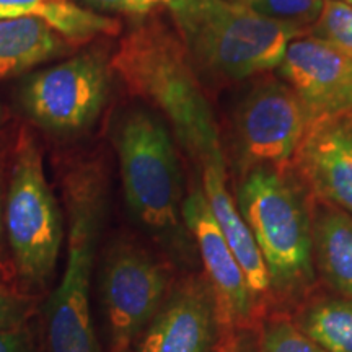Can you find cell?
I'll list each match as a JSON object with an SVG mask.
<instances>
[{
    "instance_id": "1",
    "label": "cell",
    "mask_w": 352,
    "mask_h": 352,
    "mask_svg": "<svg viewBox=\"0 0 352 352\" xmlns=\"http://www.w3.org/2000/svg\"><path fill=\"white\" fill-rule=\"evenodd\" d=\"M109 64L132 95L164 113L189 157L201 166L226 164L212 108L182 38L160 21L140 23L121 39Z\"/></svg>"
},
{
    "instance_id": "2",
    "label": "cell",
    "mask_w": 352,
    "mask_h": 352,
    "mask_svg": "<svg viewBox=\"0 0 352 352\" xmlns=\"http://www.w3.org/2000/svg\"><path fill=\"white\" fill-rule=\"evenodd\" d=\"M65 206V267L47 302L50 352H101L90 307L91 277L108 208L100 157H80L60 176Z\"/></svg>"
},
{
    "instance_id": "3",
    "label": "cell",
    "mask_w": 352,
    "mask_h": 352,
    "mask_svg": "<svg viewBox=\"0 0 352 352\" xmlns=\"http://www.w3.org/2000/svg\"><path fill=\"white\" fill-rule=\"evenodd\" d=\"M168 8L192 63L230 80L279 67L289 43L303 34L239 0H168Z\"/></svg>"
},
{
    "instance_id": "4",
    "label": "cell",
    "mask_w": 352,
    "mask_h": 352,
    "mask_svg": "<svg viewBox=\"0 0 352 352\" xmlns=\"http://www.w3.org/2000/svg\"><path fill=\"white\" fill-rule=\"evenodd\" d=\"M3 222L13 270L21 285L46 289L56 274L65 226L47 183L41 148L25 127L13 147Z\"/></svg>"
},
{
    "instance_id": "5",
    "label": "cell",
    "mask_w": 352,
    "mask_h": 352,
    "mask_svg": "<svg viewBox=\"0 0 352 352\" xmlns=\"http://www.w3.org/2000/svg\"><path fill=\"white\" fill-rule=\"evenodd\" d=\"M239 208L263 254L271 287L296 290L314 279V232L297 189L270 166L250 171Z\"/></svg>"
},
{
    "instance_id": "6",
    "label": "cell",
    "mask_w": 352,
    "mask_h": 352,
    "mask_svg": "<svg viewBox=\"0 0 352 352\" xmlns=\"http://www.w3.org/2000/svg\"><path fill=\"white\" fill-rule=\"evenodd\" d=\"M116 148L131 214L152 232L178 227L183 206L179 170L164 122L142 109L131 111L118 129Z\"/></svg>"
},
{
    "instance_id": "7",
    "label": "cell",
    "mask_w": 352,
    "mask_h": 352,
    "mask_svg": "<svg viewBox=\"0 0 352 352\" xmlns=\"http://www.w3.org/2000/svg\"><path fill=\"white\" fill-rule=\"evenodd\" d=\"M111 64L104 50L82 52L26 82L21 103L44 129L74 134L94 122L107 103Z\"/></svg>"
},
{
    "instance_id": "8",
    "label": "cell",
    "mask_w": 352,
    "mask_h": 352,
    "mask_svg": "<svg viewBox=\"0 0 352 352\" xmlns=\"http://www.w3.org/2000/svg\"><path fill=\"white\" fill-rule=\"evenodd\" d=\"M168 272L151 253L131 241H114L100 272L101 302L111 352H127L142 336L168 294Z\"/></svg>"
},
{
    "instance_id": "9",
    "label": "cell",
    "mask_w": 352,
    "mask_h": 352,
    "mask_svg": "<svg viewBox=\"0 0 352 352\" xmlns=\"http://www.w3.org/2000/svg\"><path fill=\"white\" fill-rule=\"evenodd\" d=\"M311 118L289 85L266 80L253 88L239 114L240 158L243 166L284 165L296 155Z\"/></svg>"
},
{
    "instance_id": "10",
    "label": "cell",
    "mask_w": 352,
    "mask_h": 352,
    "mask_svg": "<svg viewBox=\"0 0 352 352\" xmlns=\"http://www.w3.org/2000/svg\"><path fill=\"white\" fill-rule=\"evenodd\" d=\"M182 217L196 240L206 279L217 302L220 324L235 328L246 323L253 314L256 297L226 236L220 232L202 186L191 188L183 201Z\"/></svg>"
},
{
    "instance_id": "11",
    "label": "cell",
    "mask_w": 352,
    "mask_h": 352,
    "mask_svg": "<svg viewBox=\"0 0 352 352\" xmlns=\"http://www.w3.org/2000/svg\"><path fill=\"white\" fill-rule=\"evenodd\" d=\"M220 328L208 279L188 277L166 294L135 352H215Z\"/></svg>"
},
{
    "instance_id": "12",
    "label": "cell",
    "mask_w": 352,
    "mask_h": 352,
    "mask_svg": "<svg viewBox=\"0 0 352 352\" xmlns=\"http://www.w3.org/2000/svg\"><path fill=\"white\" fill-rule=\"evenodd\" d=\"M280 72L311 121L352 116V60L329 43L316 36L292 39Z\"/></svg>"
},
{
    "instance_id": "13",
    "label": "cell",
    "mask_w": 352,
    "mask_h": 352,
    "mask_svg": "<svg viewBox=\"0 0 352 352\" xmlns=\"http://www.w3.org/2000/svg\"><path fill=\"white\" fill-rule=\"evenodd\" d=\"M296 155L302 175L315 191L352 215L351 116L311 121Z\"/></svg>"
},
{
    "instance_id": "14",
    "label": "cell",
    "mask_w": 352,
    "mask_h": 352,
    "mask_svg": "<svg viewBox=\"0 0 352 352\" xmlns=\"http://www.w3.org/2000/svg\"><path fill=\"white\" fill-rule=\"evenodd\" d=\"M202 189L217 220L220 232L223 233L232 253L235 254L236 261L245 272L250 289L254 297L264 296L271 287L270 274L248 223L245 222L243 215L240 214L228 192L226 164L202 166Z\"/></svg>"
},
{
    "instance_id": "15",
    "label": "cell",
    "mask_w": 352,
    "mask_h": 352,
    "mask_svg": "<svg viewBox=\"0 0 352 352\" xmlns=\"http://www.w3.org/2000/svg\"><path fill=\"white\" fill-rule=\"evenodd\" d=\"M70 44L36 16L0 20V80L67 52Z\"/></svg>"
},
{
    "instance_id": "16",
    "label": "cell",
    "mask_w": 352,
    "mask_h": 352,
    "mask_svg": "<svg viewBox=\"0 0 352 352\" xmlns=\"http://www.w3.org/2000/svg\"><path fill=\"white\" fill-rule=\"evenodd\" d=\"M316 259L334 290L352 298V215L328 212L316 222L314 235Z\"/></svg>"
},
{
    "instance_id": "17",
    "label": "cell",
    "mask_w": 352,
    "mask_h": 352,
    "mask_svg": "<svg viewBox=\"0 0 352 352\" xmlns=\"http://www.w3.org/2000/svg\"><path fill=\"white\" fill-rule=\"evenodd\" d=\"M33 16L43 20L72 46H80L96 36H114L121 32L118 20L87 10L69 0H41Z\"/></svg>"
},
{
    "instance_id": "18",
    "label": "cell",
    "mask_w": 352,
    "mask_h": 352,
    "mask_svg": "<svg viewBox=\"0 0 352 352\" xmlns=\"http://www.w3.org/2000/svg\"><path fill=\"white\" fill-rule=\"evenodd\" d=\"M302 329L328 352H352V298L311 307Z\"/></svg>"
},
{
    "instance_id": "19",
    "label": "cell",
    "mask_w": 352,
    "mask_h": 352,
    "mask_svg": "<svg viewBox=\"0 0 352 352\" xmlns=\"http://www.w3.org/2000/svg\"><path fill=\"white\" fill-rule=\"evenodd\" d=\"M264 19L303 32L318 20L324 0H239Z\"/></svg>"
},
{
    "instance_id": "20",
    "label": "cell",
    "mask_w": 352,
    "mask_h": 352,
    "mask_svg": "<svg viewBox=\"0 0 352 352\" xmlns=\"http://www.w3.org/2000/svg\"><path fill=\"white\" fill-rule=\"evenodd\" d=\"M314 36L329 43L352 60V6L324 0L314 25Z\"/></svg>"
},
{
    "instance_id": "21",
    "label": "cell",
    "mask_w": 352,
    "mask_h": 352,
    "mask_svg": "<svg viewBox=\"0 0 352 352\" xmlns=\"http://www.w3.org/2000/svg\"><path fill=\"white\" fill-rule=\"evenodd\" d=\"M258 352H328L303 329L289 321H274L264 328Z\"/></svg>"
},
{
    "instance_id": "22",
    "label": "cell",
    "mask_w": 352,
    "mask_h": 352,
    "mask_svg": "<svg viewBox=\"0 0 352 352\" xmlns=\"http://www.w3.org/2000/svg\"><path fill=\"white\" fill-rule=\"evenodd\" d=\"M33 311V300L12 285L0 284V331L25 328Z\"/></svg>"
},
{
    "instance_id": "23",
    "label": "cell",
    "mask_w": 352,
    "mask_h": 352,
    "mask_svg": "<svg viewBox=\"0 0 352 352\" xmlns=\"http://www.w3.org/2000/svg\"><path fill=\"white\" fill-rule=\"evenodd\" d=\"M6 153L0 147V284L12 285L15 279V270L10 252H8L7 236H6V222H3V214H6Z\"/></svg>"
},
{
    "instance_id": "24",
    "label": "cell",
    "mask_w": 352,
    "mask_h": 352,
    "mask_svg": "<svg viewBox=\"0 0 352 352\" xmlns=\"http://www.w3.org/2000/svg\"><path fill=\"white\" fill-rule=\"evenodd\" d=\"M88 6H94L103 10L122 12V13H147L160 6H168V0H83Z\"/></svg>"
},
{
    "instance_id": "25",
    "label": "cell",
    "mask_w": 352,
    "mask_h": 352,
    "mask_svg": "<svg viewBox=\"0 0 352 352\" xmlns=\"http://www.w3.org/2000/svg\"><path fill=\"white\" fill-rule=\"evenodd\" d=\"M0 352H34L28 331L25 328L0 331Z\"/></svg>"
},
{
    "instance_id": "26",
    "label": "cell",
    "mask_w": 352,
    "mask_h": 352,
    "mask_svg": "<svg viewBox=\"0 0 352 352\" xmlns=\"http://www.w3.org/2000/svg\"><path fill=\"white\" fill-rule=\"evenodd\" d=\"M41 0H0V20L33 16Z\"/></svg>"
},
{
    "instance_id": "27",
    "label": "cell",
    "mask_w": 352,
    "mask_h": 352,
    "mask_svg": "<svg viewBox=\"0 0 352 352\" xmlns=\"http://www.w3.org/2000/svg\"><path fill=\"white\" fill-rule=\"evenodd\" d=\"M215 352H258V341L252 333L233 334Z\"/></svg>"
},
{
    "instance_id": "28",
    "label": "cell",
    "mask_w": 352,
    "mask_h": 352,
    "mask_svg": "<svg viewBox=\"0 0 352 352\" xmlns=\"http://www.w3.org/2000/svg\"><path fill=\"white\" fill-rule=\"evenodd\" d=\"M336 2H342V3H347V6H352V0H336Z\"/></svg>"
},
{
    "instance_id": "29",
    "label": "cell",
    "mask_w": 352,
    "mask_h": 352,
    "mask_svg": "<svg viewBox=\"0 0 352 352\" xmlns=\"http://www.w3.org/2000/svg\"><path fill=\"white\" fill-rule=\"evenodd\" d=\"M3 116V108H2V103H0V120H2Z\"/></svg>"
},
{
    "instance_id": "30",
    "label": "cell",
    "mask_w": 352,
    "mask_h": 352,
    "mask_svg": "<svg viewBox=\"0 0 352 352\" xmlns=\"http://www.w3.org/2000/svg\"><path fill=\"white\" fill-rule=\"evenodd\" d=\"M127 352H131V351H127Z\"/></svg>"
}]
</instances>
